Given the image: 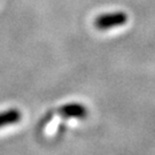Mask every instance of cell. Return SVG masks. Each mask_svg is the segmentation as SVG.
Returning <instances> with one entry per match:
<instances>
[{
  "label": "cell",
  "instance_id": "6da1fadb",
  "mask_svg": "<svg viewBox=\"0 0 155 155\" xmlns=\"http://www.w3.org/2000/svg\"><path fill=\"white\" fill-rule=\"evenodd\" d=\"M127 22V15L123 12L105 13L94 18V27L98 30H109L121 27Z\"/></svg>",
  "mask_w": 155,
  "mask_h": 155
},
{
  "label": "cell",
  "instance_id": "7a4b0ae2",
  "mask_svg": "<svg viewBox=\"0 0 155 155\" xmlns=\"http://www.w3.org/2000/svg\"><path fill=\"white\" fill-rule=\"evenodd\" d=\"M21 120V114L16 109H9L7 111L0 113V127L13 123H17Z\"/></svg>",
  "mask_w": 155,
  "mask_h": 155
}]
</instances>
